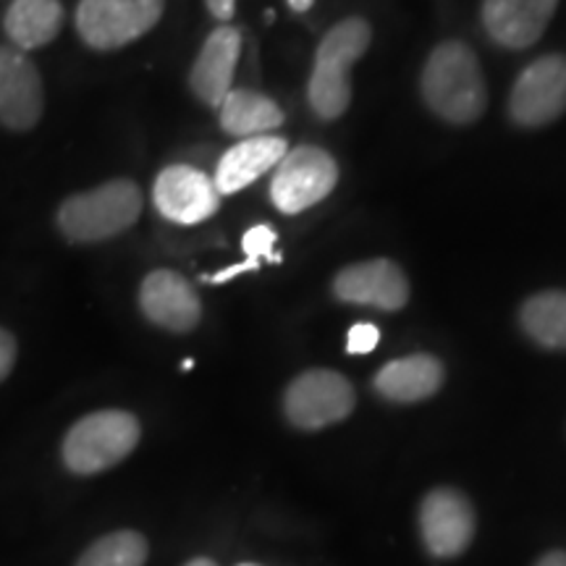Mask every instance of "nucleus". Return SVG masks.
<instances>
[{
    "instance_id": "1",
    "label": "nucleus",
    "mask_w": 566,
    "mask_h": 566,
    "mask_svg": "<svg viewBox=\"0 0 566 566\" xmlns=\"http://www.w3.org/2000/svg\"><path fill=\"white\" fill-rule=\"evenodd\" d=\"M422 97L449 124H475L485 111V80L478 55L449 40L430 53L422 69Z\"/></svg>"
},
{
    "instance_id": "2",
    "label": "nucleus",
    "mask_w": 566,
    "mask_h": 566,
    "mask_svg": "<svg viewBox=\"0 0 566 566\" xmlns=\"http://www.w3.org/2000/svg\"><path fill=\"white\" fill-rule=\"evenodd\" d=\"M142 189L132 179H113L90 192L71 195L55 212V226L69 242L97 244L129 231L142 216Z\"/></svg>"
},
{
    "instance_id": "3",
    "label": "nucleus",
    "mask_w": 566,
    "mask_h": 566,
    "mask_svg": "<svg viewBox=\"0 0 566 566\" xmlns=\"http://www.w3.org/2000/svg\"><path fill=\"white\" fill-rule=\"evenodd\" d=\"M370 40V24L359 17L338 21L325 32L315 51V66L307 84V101L315 116L325 122L344 116L352 103L349 71L367 53Z\"/></svg>"
},
{
    "instance_id": "4",
    "label": "nucleus",
    "mask_w": 566,
    "mask_h": 566,
    "mask_svg": "<svg viewBox=\"0 0 566 566\" xmlns=\"http://www.w3.org/2000/svg\"><path fill=\"white\" fill-rule=\"evenodd\" d=\"M139 438L142 424L132 412L101 409L71 424L61 443V459L74 475H101L122 464L137 449Z\"/></svg>"
},
{
    "instance_id": "5",
    "label": "nucleus",
    "mask_w": 566,
    "mask_h": 566,
    "mask_svg": "<svg viewBox=\"0 0 566 566\" xmlns=\"http://www.w3.org/2000/svg\"><path fill=\"white\" fill-rule=\"evenodd\" d=\"M166 0H80L76 32L92 51H118L158 24Z\"/></svg>"
},
{
    "instance_id": "6",
    "label": "nucleus",
    "mask_w": 566,
    "mask_h": 566,
    "mask_svg": "<svg viewBox=\"0 0 566 566\" xmlns=\"http://www.w3.org/2000/svg\"><path fill=\"white\" fill-rule=\"evenodd\" d=\"M338 181V166L334 155L323 147L300 145L283 155L275 166L271 181V200L283 216L313 208L334 192Z\"/></svg>"
},
{
    "instance_id": "7",
    "label": "nucleus",
    "mask_w": 566,
    "mask_h": 566,
    "mask_svg": "<svg viewBox=\"0 0 566 566\" xmlns=\"http://www.w3.org/2000/svg\"><path fill=\"white\" fill-rule=\"evenodd\" d=\"M357 405L354 386L336 370H307L283 394V415L300 430H323L352 415Z\"/></svg>"
},
{
    "instance_id": "8",
    "label": "nucleus",
    "mask_w": 566,
    "mask_h": 566,
    "mask_svg": "<svg viewBox=\"0 0 566 566\" xmlns=\"http://www.w3.org/2000/svg\"><path fill=\"white\" fill-rule=\"evenodd\" d=\"M566 111V55L551 53L530 63L514 82L509 113L525 129L554 124Z\"/></svg>"
},
{
    "instance_id": "9",
    "label": "nucleus",
    "mask_w": 566,
    "mask_h": 566,
    "mask_svg": "<svg viewBox=\"0 0 566 566\" xmlns=\"http://www.w3.org/2000/svg\"><path fill=\"white\" fill-rule=\"evenodd\" d=\"M420 537L436 558H457L475 537V509L457 488H433L420 501Z\"/></svg>"
},
{
    "instance_id": "10",
    "label": "nucleus",
    "mask_w": 566,
    "mask_h": 566,
    "mask_svg": "<svg viewBox=\"0 0 566 566\" xmlns=\"http://www.w3.org/2000/svg\"><path fill=\"white\" fill-rule=\"evenodd\" d=\"M153 202L166 221L197 226L216 216L221 208V195L210 176L202 174L200 168L176 163V166L163 168L155 179Z\"/></svg>"
},
{
    "instance_id": "11",
    "label": "nucleus",
    "mask_w": 566,
    "mask_h": 566,
    "mask_svg": "<svg viewBox=\"0 0 566 566\" xmlns=\"http://www.w3.org/2000/svg\"><path fill=\"white\" fill-rule=\"evenodd\" d=\"M45 111V84L34 61L13 45H0V126L30 132Z\"/></svg>"
},
{
    "instance_id": "12",
    "label": "nucleus",
    "mask_w": 566,
    "mask_h": 566,
    "mask_svg": "<svg viewBox=\"0 0 566 566\" xmlns=\"http://www.w3.org/2000/svg\"><path fill=\"white\" fill-rule=\"evenodd\" d=\"M139 310L153 325L171 334H189L202 321V302L197 289L181 273L153 271L139 286Z\"/></svg>"
},
{
    "instance_id": "13",
    "label": "nucleus",
    "mask_w": 566,
    "mask_h": 566,
    "mask_svg": "<svg viewBox=\"0 0 566 566\" xmlns=\"http://www.w3.org/2000/svg\"><path fill=\"white\" fill-rule=\"evenodd\" d=\"M334 294L346 304L396 313L409 302V281L394 260H367L336 275Z\"/></svg>"
},
{
    "instance_id": "14",
    "label": "nucleus",
    "mask_w": 566,
    "mask_h": 566,
    "mask_svg": "<svg viewBox=\"0 0 566 566\" xmlns=\"http://www.w3.org/2000/svg\"><path fill=\"white\" fill-rule=\"evenodd\" d=\"M558 0H483V27L493 42L525 51L548 30Z\"/></svg>"
},
{
    "instance_id": "15",
    "label": "nucleus",
    "mask_w": 566,
    "mask_h": 566,
    "mask_svg": "<svg viewBox=\"0 0 566 566\" xmlns=\"http://www.w3.org/2000/svg\"><path fill=\"white\" fill-rule=\"evenodd\" d=\"M239 53H242V32L237 27H218L202 42L200 55L189 71V84H192L195 95L210 108H221L223 97L233 90L231 82Z\"/></svg>"
},
{
    "instance_id": "16",
    "label": "nucleus",
    "mask_w": 566,
    "mask_h": 566,
    "mask_svg": "<svg viewBox=\"0 0 566 566\" xmlns=\"http://www.w3.org/2000/svg\"><path fill=\"white\" fill-rule=\"evenodd\" d=\"M286 153L289 142L275 137V134L237 142L216 166L212 184H216L218 195L223 197L242 192L244 187H250L252 181H258L260 176H265L271 168L279 166Z\"/></svg>"
},
{
    "instance_id": "17",
    "label": "nucleus",
    "mask_w": 566,
    "mask_h": 566,
    "mask_svg": "<svg viewBox=\"0 0 566 566\" xmlns=\"http://www.w3.org/2000/svg\"><path fill=\"white\" fill-rule=\"evenodd\" d=\"M373 386L388 401L415 405L438 394L443 386V365L433 354H409L380 367Z\"/></svg>"
},
{
    "instance_id": "18",
    "label": "nucleus",
    "mask_w": 566,
    "mask_h": 566,
    "mask_svg": "<svg viewBox=\"0 0 566 566\" xmlns=\"http://www.w3.org/2000/svg\"><path fill=\"white\" fill-rule=\"evenodd\" d=\"M63 27L61 0H11L3 30L17 51H38L59 38Z\"/></svg>"
},
{
    "instance_id": "19",
    "label": "nucleus",
    "mask_w": 566,
    "mask_h": 566,
    "mask_svg": "<svg viewBox=\"0 0 566 566\" xmlns=\"http://www.w3.org/2000/svg\"><path fill=\"white\" fill-rule=\"evenodd\" d=\"M221 129L231 137H265L283 124V111L254 90H231L221 103Z\"/></svg>"
},
{
    "instance_id": "20",
    "label": "nucleus",
    "mask_w": 566,
    "mask_h": 566,
    "mask_svg": "<svg viewBox=\"0 0 566 566\" xmlns=\"http://www.w3.org/2000/svg\"><path fill=\"white\" fill-rule=\"evenodd\" d=\"M520 323L537 346L566 352V292L551 289L530 296L520 310Z\"/></svg>"
},
{
    "instance_id": "21",
    "label": "nucleus",
    "mask_w": 566,
    "mask_h": 566,
    "mask_svg": "<svg viewBox=\"0 0 566 566\" xmlns=\"http://www.w3.org/2000/svg\"><path fill=\"white\" fill-rule=\"evenodd\" d=\"M150 543L137 530H116L97 537L74 566H145Z\"/></svg>"
},
{
    "instance_id": "22",
    "label": "nucleus",
    "mask_w": 566,
    "mask_h": 566,
    "mask_svg": "<svg viewBox=\"0 0 566 566\" xmlns=\"http://www.w3.org/2000/svg\"><path fill=\"white\" fill-rule=\"evenodd\" d=\"M273 244H275V231L265 223L252 226V229L242 237V250L247 254V260H258V263H263V260L281 263V254L273 252Z\"/></svg>"
},
{
    "instance_id": "23",
    "label": "nucleus",
    "mask_w": 566,
    "mask_h": 566,
    "mask_svg": "<svg viewBox=\"0 0 566 566\" xmlns=\"http://www.w3.org/2000/svg\"><path fill=\"white\" fill-rule=\"evenodd\" d=\"M380 342L378 325L373 323H357L349 328V336H346V352L349 354H370Z\"/></svg>"
},
{
    "instance_id": "24",
    "label": "nucleus",
    "mask_w": 566,
    "mask_h": 566,
    "mask_svg": "<svg viewBox=\"0 0 566 566\" xmlns=\"http://www.w3.org/2000/svg\"><path fill=\"white\" fill-rule=\"evenodd\" d=\"M17 354H19L17 338H13L11 331L0 328V384L9 378L13 365H17Z\"/></svg>"
},
{
    "instance_id": "25",
    "label": "nucleus",
    "mask_w": 566,
    "mask_h": 566,
    "mask_svg": "<svg viewBox=\"0 0 566 566\" xmlns=\"http://www.w3.org/2000/svg\"><path fill=\"white\" fill-rule=\"evenodd\" d=\"M258 268H260L258 260H244V263H239V265H231V268H226V271H221V273L202 275V281H208V283H226V281L237 279V275H242V273L258 271Z\"/></svg>"
},
{
    "instance_id": "26",
    "label": "nucleus",
    "mask_w": 566,
    "mask_h": 566,
    "mask_svg": "<svg viewBox=\"0 0 566 566\" xmlns=\"http://www.w3.org/2000/svg\"><path fill=\"white\" fill-rule=\"evenodd\" d=\"M208 3V11L218 21H231L233 13H237V0H205Z\"/></svg>"
},
{
    "instance_id": "27",
    "label": "nucleus",
    "mask_w": 566,
    "mask_h": 566,
    "mask_svg": "<svg viewBox=\"0 0 566 566\" xmlns=\"http://www.w3.org/2000/svg\"><path fill=\"white\" fill-rule=\"evenodd\" d=\"M535 566H566V551H548L537 558Z\"/></svg>"
},
{
    "instance_id": "28",
    "label": "nucleus",
    "mask_w": 566,
    "mask_h": 566,
    "mask_svg": "<svg viewBox=\"0 0 566 566\" xmlns=\"http://www.w3.org/2000/svg\"><path fill=\"white\" fill-rule=\"evenodd\" d=\"M289 3V9H292L294 13H304V11H310L315 6V0H286Z\"/></svg>"
},
{
    "instance_id": "29",
    "label": "nucleus",
    "mask_w": 566,
    "mask_h": 566,
    "mask_svg": "<svg viewBox=\"0 0 566 566\" xmlns=\"http://www.w3.org/2000/svg\"><path fill=\"white\" fill-rule=\"evenodd\" d=\"M184 566H218L212 558H192V562H187Z\"/></svg>"
},
{
    "instance_id": "30",
    "label": "nucleus",
    "mask_w": 566,
    "mask_h": 566,
    "mask_svg": "<svg viewBox=\"0 0 566 566\" xmlns=\"http://www.w3.org/2000/svg\"><path fill=\"white\" fill-rule=\"evenodd\" d=\"M237 566H260V564H252V562H244V564H237Z\"/></svg>"
}]
</instances>
